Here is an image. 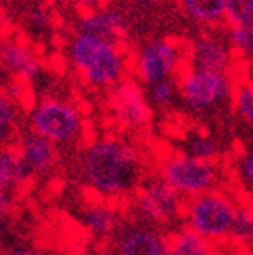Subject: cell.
<instances>
[{
	"instance_id": "cell-1",
	"label": "cell",
	"mask_w": 253,
	"mask_h": 255,
	"mask_svg": "<svg viewBox=\"0 0 253 255\" xmlns=\"http://www.w3.org/2000/svg\"><path fill=\"white\" fill-rule=\"evenodd\" d=\"M82 174L85 183L99 195L119 197L138 188L142 158L131 143L107 136L85 147Z\"/></svg>"
},
{
	"instance_id": "cell-2",
	"label": "cell",
	"mask_w": 253,
	"mask_h": 255,
	"mask_svg": "<svg viewBox=\"0 0 253 255\" xmlns=\"http://www.w3.org/2000/svg\"><path fill=\"white\" fill-rule=\"evenodd\" d=\"M69 59L76 71L94 87H112L123 82L126 64L117 44L99 37L76 34L69 43Z\"/></svg>"
},
{
	"instance_id": "cell-3",
	"label": "cell",
	"mask_w": 253,
	"mask_h": 255,
	"mask_svg": "<svg viewBox=\"0 0 253 255\" xmlns=\"http://www.w3.org/2000/svg\"><path fill=\"white\" fill-rule=\"evenodd\" d=\"M238 204L229 193L220 190L191 197L184 204L182 220L186 227L198 232L209 241H223L230 238Z\"/></svg>"
},
{
	"instance_id": "cell-4",
	"label": "cell",
	"mask_w": 253,
	"mask_h": 255,
	"mask_svg": "<svg viewBox=\"0 0 253 255\" xmlns=\"http://www.w3.org/2000/svg\"><path fill=\"white\" fill-rule=\"evenodd\" d=\"M159 177L182 197H197L213 191L220 179L216 163L190 154H170L159 165Z\"/></svg>"
},
{
	"instance_id": "cell-5",
	"label": "cell",
	"mask_w": 253,
	"mask_h": 255,
	"mask_svg": "<svg viewBox=\"0 0 253 255\" xmlns=\"http://www.w3.org/2000/svg\"><path fill=\"white\" fill-rule=\"evenodd\" d=\"M30 131L52 140L53 143H69L80 136L83 121L80 112L71 103L57 98L37 101L28 114Z\"/></svg>"
},
{
	"instance_id": "cell-6",
	"label": "cell",
	"mask_w": 253,
	"mask_h": 255,
	"mask_svg": "<svg viewBox=\"0 0 253 255\" xmlns=\"http://www.w3.org/2000/svg\"><path fill=\"white\" fill-rule=\"evenodd\" d=\"M186 66V46L175 39H156L136 52L134 73L147 85L172 80Z\"/></svg>"
},
{
	"instance_id": "cell-7",
	"label": "cell",
	"mask_w": 253,
	"mask_h": 255,
	"mask_svg": "<svg viewBox=\"0 0 253 255\" xmlns=\"http://www.w3.org/2000/svg\"><path fill=\"white\" fill-rule=\"evenodd\" d=\"M177 84L184 105L195 112L220 107L229 101L236 92L227 73L184 69Z\"/></svg>"
},
{
	"instance_id": "cell-8",
	"label": "cell",
	"mask_w": 253,
	"mask_h": 255,
	"mask_svg": "<svg viewBox=\"0 0 253 255\" xmlns=\"http://www.w3.org/2000/svg\"><path fill=\"white\" fill-rule=\"evenodd\" d=\"M134 209L142 220L154 225L177 222L184 213L182 195L161 177L145 179L134 190Z\"/></svg>"
},
{
	"instance_id": "cell-9",
	"label": "cell",
	"mask_w": 253,
	"mask_h": 255,
	"mask_svg": "<svg viewBox=\"0 0 253 255\" xmlns=\"http://www.w3.org/2000/svg\"><path fill=\"white\" fill-rule=\"evenodd\" d=\"M232 62L229 37L202 34L186 46V69L227 73Z\"/></svg>"
},
{
	"instance_id": "cell-10",
	"label": "cell",
	"mask_w": 253,
	"mask_h": 255,
	"mask_svg": "<svg viewBox=\"0 0 253 255\" xmlns=\"http://www.w3.org/2000/svg\"><path fill=\"white\" fill-rule=\"evenodd\" d=\"M110 105L115 119L126 128H140L149 123L150 105L143 91L133 80H123L112 89Z\"/></svg>"
},
{
	"instance_id": "cell-11",
	"label": "cell",
	"mask_w": 253,
	"mask_h": 255,
	"mask_svg": "<svg viewBox=\"0 0 253 255\" xmlns=\"http://www.w3.org/2000/svg\"><path fill=\"white\" fill-rule=\"evenodd\" d=\"M76 34L99 37L112 44H117L126 36V16L115 7H103L92 12H83L78 21Z\"/></svg>"
},
{
	"instance_id": "cell-12",
	"label": "cell",
	"mask_w": 253,
	"mask_h": 255,
	"mask_svg": "<svg viewBox=\"0 0 253 255\" xmlns=\"http://www.w3.org/2000/svg\"><path fill=\"white\" fill-rule=\"evenodd\" d=\"M115 255H168V238L150 227H129L117 239Z\"/></svg>"
},
{
	"instance_id": "cell-13",
	"label": "cell",
	"mask_w": 253,
	"mask_h": 255,
	"mask_svg": "<svg viewBox=\"0 0 253 255\" xmlns=\"http://www.w3.org/2000/svg\"><path fill=\"white\" fill-rule=\"evenodd\" d=\"M14 149L25 159V163L34 170L36 175L46 174V172L52 170L57 163V158H59L57 143H53L52 140L44 138V136L37 135L34 131L21 135L20 142H18V145Z\"/></svg>"
},
{
	"instance_id": "cell-14",
	"label": "cell",
	"mask_w": 253,
	"mask_h": 255,
	"mask_svg": "<svg viewBox=\"0 0 253 255\" xmlns=\"http://www.w3.org/2000/svg\"><path fill=\"white\" fill-rule=\"evenodd\" d=\"M2 62L14 78L23 80L27 84L36 82L43 69L30 46L21 39H7L2 44Z\"/></svg>"
},
{
	"instance_id": "cell-15",
	"label": "cell",
	"mask_w": 253,
	"mask_h": 255,
	"mask_svg": "<svg viewBox=\"0 0 253 255\" xmlns=\"http://www.w3.org/2000/svg\"><path fill=\"white\" fill-rule=\"evenodd\" d=\"M82 222L83 227L92 236L105 239L117 232L121 223V213L114 204L99 200V202H92L83 207Z\"/></svg>"
},
{
	"instance_id": "cell-16",
	"label": "cell",
	"mask_w": 253,
	"mask_h": 255,
	"mask_svg": "<svg viewBox=\"0 0 253 255\" xmlns=\"http://www.w3.org/2000/svg\"><path fill=\"white\" fill-rule=\"evenodd\" d=\"M34 170L25 163L16 149H4L0 154V188L5 191L25 186L34 177Z\"/></svg>"
},
{
	"instance_id": "cell-17",
	"label": "cell",
	"mask_w": 253,
	"mask_h": 255,
	"mask_svg": "<svg viewBox=\"0 0 253 255\" xmlns=\"http://www.w3.org/2000/svg\"><path fill=\"white\" fill-rule=\"evenodd\" d=\"M168 255H216L213 241L184 227L168 236Z\"/></svg>"
},
{
	"instance_id": "cell-18",
	"label": "cell",
	"mask_w": 253,
	"mask_h": 255,
	"mask_svg": "<svg viewBox=\"0 0 253 255\" xmlns=\"http://www.w3.org/2000/svg\"><path fill=\"white\" fill-rule=\"evenodd\" d=\"M181 7L200 23H218L225 20L227 0H181Z\"/></svg>"
},
{
	"instance_id": "cell-19",
	"label": "cell",
	"mask_w": 253,
	"mask_h": 255,
	"mask_svg": "<svg viewBox=\"0 0 253 255\" xmlns=\"http://www.w3.org/2000/svg\"><path fill=\"white\" fill-rule=\"evenodd\" d=\"M186 154L193 156L202 161H216L220 156V143L214 136L206 135V133H190L184 140Z\"/></svg>"
},
{
	"instance_id": "cell-20",
	"label": "cell",
	"mask_w": 253,
	"mask_h": 255,
	"mask_svg": "<svg viewBox=\"0 0 253 255\" xmlns=\"http://www.w3.org/2000/svg\"><path fill=\"white\" fill-rule=\"evenodd\" d=\"M230 238L239 247L253 248V207L252 206H238L236 218L232 223Z\"/></svg>"
},
{
	"instance_id": "cell-21",
	"label": "cell",
	"mask_w": 253,
	"mask_h": 255,
	"mask_svg": "<svg viewBox=\"0 0 253 255\" xmlns=\"http://www.w3.org/2000/svg\"><path fill=\"white\" fill-rule=\"evenodd\" d=\"M25 25H27V30L34 36H44L53 25L52 12L44 5H34L25 12Z\"/></svg>"
},
{
	"instance_id": "cell-22",
	"label": "cell",
	"mask_w": 253,
	"mask_h": 255,
	"mask_svg": "<svg viewBox=\"0 0 253 255\" xmlns=\"http://www.w3.org/2000/svg\"><path fill=\"white\" fill-rule=\"evenodd\" d=\"M225 20L230 27L248 25L253 20V0H227Z\"/></svg>"
},
{
	"instance_id": "cell-23",
	"label": "cell",
	"mask_w": 253,
	"mask_h": 255,
	"mask_svg": "<svg viewBox=\"0 0 253 255\" xmlns=\"http://www.w3.org/2000/svg\"><path fill=\"white\" fill-rule=\"evenodd\" d=\"M16 123H18V103L2 94L0 98V135L4 142L9 138V133H12Z\"/></svg>"
},
{
	"instance_id": "cell-24",
	"label": "cell",
	"mask_w": 253,
	"mask_h": 255,
	"mask_svg": "<svg viewBox=\"0 0 253 255\" xmlns=\"http://www.w3.org/2000/svg\"><path fill=\"white\" fill-rule=\"evenodd\" d=\"M234 105L238 114L248 124H253V85L241 84L234 92Z\"/></svg>"
},
{
	"instance_id": "cell-25",
	"label": "cell",
	"mask_w": 253,
	"mask_h": 255,
	"mask_svg": "<svg viewBox=\"0 0 253 255\" xmlns=\"http://www.w3.org/2000/svg\"><path fill=\"white\" fill-rule=\"evenodd\" d=\"M179 87H175L174 80H166V82H159L156 85H150L149 91V100L156 105V107H166L170 105L172 100L175 98V91Z\"/></svg>"
},
{
	"instance_id": "cell-26",
	"label": "cell",
	"mask_w": 253,
	"mask_h": 255,
	"mask_svg": "<svg viewBox=\"0 0 253 255\" xmlns=\"http://www.w3.org/2000/svg\"><path fill=\"white\" fill-rule=\"evenodd\" d=\"M238 174H239V179L253 191V145L246 147L241 152V156H239Z\"/></svg>"
},
{
	"instance_id": "cell-27",
	"label": "cell",
	"mask_w": 253,
	"mask_h": 255,
	"mask_svg": "<svg viewBox=\"0 0 253 255\" xmlns=\"http://www.w3.org/2000/svg\"><path fill=\"white\" fill-rule=\"evenodd\" d=\"M73 2L82 9V12H92L105 7V0H73Z\"/></svg>"
},
{
	"instance_id": "cell-28",
	"label": "cell",
	"mask_w": 253,
	"mask_h": 255,
	"mask_svg": "<svg viewBox=\"0 0 253 255\" xmlns=\"http://www.w3.org/2000/svg\"><path fill=\"white\" fill-rule=\"evenodd\" d=\"M11 204H12V195H9V191L2 190V193H0V209H2V213H7Z\"/></svg>"
},
{
	"instance_id": "cell-29",
	"label": "cell",
	"mask_w": 253,
	"mask_h": 255,
	"mask_svg": "<svg viewBox=\"0 0 253 255\" xmlns=\"http://www.w3.org/2000/svg\"><path fill=\"white\" fill-rule=\"evenodd\" d=\"M246 30H248V48H246V57L253 59V20L246 25Z\"/></svg>"
},
{
	"instance_id": "cell-30",
	"label": "cell",
	"mask_w": 253,
	"mask_h": 255,
	"mask_svg": "<svg viewBox=\"0 0 253 255\" xmlns=\"http://www.w3.org/2000/svg\"><path fill=\"white\" fill-rule=\"evenodd\" d=\"M7 255H41V254L36 250H30V248H14Z\"/></svg>"
},
{
	"instance_id": "cell-31",
	"label": "cell",
	"mask_w": 253,
	"mask_h": 255,
	"mask_svg": "<svg viewBox=\"0 0 253 255\" xmlns=\"http://www.w3.org/2000/svg\"><path fill=\"white\" fill-rule=\"evenodd\" d=\"M245 75H246V84H252L253 85V59H250L248 64H246Z\"/></svg>"
},
{
	"instance_id": "cell-32",
	"label": "cell",
	"mask_w": 253,
	"mask_h": 255,
	"mask_svg": "<svg viewBox=\"0 0 253 255\" xmlns=\"http://www.w3.org/2000/svg\"><path fill=\"white\" fill-rule=\"evenodd\" d=\"M232 255H253V248H248V247H239L238 250L234 252Z\"/></svg>"
},
{
	"instance_id": "cell-33",
	"label": "cell",
	"mask_w": 253,
	"mask_h": 255,
	"mask_svg": "<svg viewBox=\"0 0 253 255\" xmlns=\"http://www.w3.org/2000/svg\"><path fill=\"white\" fill-rule=\"evenodd\" d=\"M52 255H71V254H64V252H57V254H52Z\"/></svg>"
}]
</instances>
